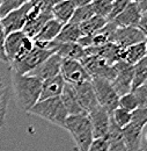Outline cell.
<instances>
[{
  "mask_svg": "<svg viewBox=\"0 0 147 151\" xmlns=\"http://www.w3.org/2000/svg\"><path fill=\"white\" fill-rule=\"evenodd\" d=\"M12 94H14L18 107L28 112L39 100L42 81L29 75H18L12 72Z\"/></svg>",
  "mask_w": 147,
  "mask_h": 151,
  "instance_id": "obj_1",
  "label": "cell"
},
{
  "mask_svg": "<svg viewBox=\"0 0 147 151\" xmlns=\"http://www.w3.org/2000/svg\"><path fill=\"white\" fill-rule=\"evenodd\" d=\"M147 123V108H138L131 113L130 123L122 129L128 151H144V130Z\"/></svg>",
  "mask_w": 147,
  "mask_h": 151,
  "instance_id": "obj_2",
  "label": "cell"
},
{
  "mask_svg": "<svg viewBox=\"0 0 147 151\" xmlns=\"http://www.w3.org/2000/svg\"><path fill=\"white\" fill-rule=\"evenodd\" d=\"M64 129L71 134L79 151H88L92 142L94 141L92 126L88 115H69L63 126Z\"/></svg>",
  "mask_w": 147,
  "mask_h": 151,
  "instance_id": "obj_3",
  "label": "cell"
},
{
  "mask_svg": "<svg viewBox=\"0 0 147 151\" xmlns=\"http://www.w3.org/2000/svg\"><path fill=\"white\" fill-rule=\"evenodd\" d=\"M27 113L42 117L48 122L58 126L60 128H63L65 120L69 116L66 109L61 104L60 98H51V99L37 101Z\"/></svg>",
  "mask_w": 147,
  "mask_h": 151,
  "instance_id": "obj_4",
  "label": "cell"
},
{
  "mask_svg": "<svg viewBox=\"0 0 147 151\" xmlns=\"http://www.w3.org/2000/svg\"><path fill=\"white\" fill-rule=\"evenodd\" d=\"M146 1L141 4L130 2L126 8L111 22L117 27H136L146 34Z\"/></svg>",
  "mask_w": 147,
  "mask_h": 151,
  "instance_id": "obj_5",
  "label": "cell"
},
{
  "mask_svg": "<svg viewBox=\"0 0 147 151\" xmlns=\"http://www.w3.org/2000/svg\"><path fill=\"white\" fill-rule=\"evenodd\" d=\"M54 54H56L54 50L34 43V48L29 54H27L26 56L22 57L19 60L11 63L9 66H11L12 72H14V73L28 75L35 68H37L41 63H43L46 58H49Z\"/></svg>",
  "mask_w": 147,
  "mask_h": 151,
  "instance_id": "obj_6",
  "label": "cell"
},
{
  "mask_svg": "<svg viewBox=\"0 0 147 151\" xmlns=\"http://www.w3.org/2000/svg\"><path fill=\"white\" fill-rule=\"evenodd\" d=\"M91 81L97 104L103 107L109 114H111L118 107L119 99L118 94L112 88L111 83L103 78H93Z\"/></svg>",
  "mask_w": 147,
  "mask_h": 151,
  "instance_id": "obj_7",
  "label": "cell"
},
{
  "mask_svg": "<svg viewBox=\"0 0 147 151\" xmlns=\"http://www.w3.org/2000/svg\"><path fill=\"white\" fill-rule=\"evenodd\" d=\"M33 9V4L30 1L26 2L21 7L9 12L4 18H0L1 26L4 28L5 34H11L14 32H22L27 20L29 18V14Z\"/></svg>",
  "mask_w": 147,
  "mask_h": 151,
  "instance_id": "obj_8",
  "label": "cell"
},
{
  "mask_svg": "<svg viewBox=\"0 0 147 151\" xmlns=\"http://www.w3.org/2000/svg\"><path fill=\"white\" fill-rule=\"evenodd\" d=\"M82 66L89 75L91 79L93 78H103L111 81L116 76L115 64L111 65L104 59L97 56H85L81 60Z\"/></svg>",
  "mask_w": 147,
  "mask_h": 151,
  "instance_id": "obj_9",
  "label": "cell"
},
{
  "mask_svg": "<svg viewBox=\"0 0 147 151\" xmlns=\"http://www.w3.org/2000/svg\"><path fill=\"white\" fill-rule=\"evenodd\" d=\"M11 77L12 70L9 64L0 62V129L5 126L7 107L12 95Z\"/></svg>",
  "mask_w": 147,
  "mask_h": 151,
  "instance_id": "obj_10",
  "label": "cell"
},
{
  "mask_svg": "<svg viewBox=\"0 0 147 151\" xmlns=\"http://www.w3.org/2000/svg\"><path fill=\"white\" fill-rule=\"evenodd\" d=\"M60 76L63 77L64 81L70 85H78L92 80L80 60L61 59Z\"/></svg>",
  "mask_w": 147,
  "mask_h": 151,
  "instance_id": "obj_11",
  "label": "cell"
},
{
  "mask_svg": "<svg viewBox=\"0 0 147 151\" xmlns=\"http://www.w3.org/2000/svg\"><path fill=\"white\" fill-rule=\"evenodd\" d=\"M145 41L146 34L136 27H117L110 38L111 43H115L122 50L130 45Z\"/></svg>",
  "mask_w": 147,
  "mask_h": 151,
  "instance_id": "obj_12",
  "label": "cell"
},
{
  "mask_svg": "<svg viewBox=\"0 0 147 151\" xmlns=\"http://www.w3.org/2000/svg\"><path fill=\"white\" fill-rule=\"evenodd\" d=\"M116 76L111 80V86L118 96L128 94L131 92L132 86V65L119 60L115 64Z\"/></svg>",
  "mask_w": 147,
  "mask_h": 151,
  "instance_id": "obj_13",
  "label": "cell"
},
{
  "mask_svg": "<svg viewBox=\"0 0 147 151\" xmlns=\"http://www.w3.org/2000/svg\"><path fill=\"white\" fill-rule=\"evenodd\" d=\"M110 115L100 105L88 114L94 139L107 138L110 127Z\"/></svg>",
  "mask_w": 147,
  "mask_h": 151,
  "instance_id": "obj_14",
  "label": "cell"
},
{
  "mask_svg": "<svg viewBox=\"0 0 147 151\" xmlns=\"http://www.w3.org/2000/svg\"><path fill=\"white\" fill-rule=\"evenodd\" d=\"M71 86L73 88L74 94H75V98L78 100L80 108L86 115H88L94 108H96L98 106L91 80L78 84V85H71Z\"/></svg>",
  "mask_w": 147,
  "mask_h": 151,
  "instance_id": "obj_15",
  "label": "cell"
},
{
  "mask_svg": "<svg viewBox=\"0 0 147 151\" xmlns=\"http://www.w3.org/2000/svg\"><path fill=\"white\" fill-rule=\"evenodd\" d=\"M50 19H52L51 11L41 9V8L33 5V9L29 14V18H28L23 29H22L23 34L27 35L28 37L34 38L37 35V33L42 29V27Z\"/></svg>",
  "mask_w": 147,
  "mask_h": 151,
  "instance_id": "obj_16",
  "label": "cell"
},
{
  "mask_svg": "<svg viewBox=\"0 0 147 151\" xmlns=\"http://www.w3.org/2000/svg\"><path fill=\"white\" fill-rule=\"evenodd\" d=\"M60 65H61V58L57 54H54L28 75L35 77L41 81H44L49 78L60 75Z\"/></svg>",
  "mask_w": 147,
  "mask_h": 151,
  "instance_id": "obj_17",
  "label": "cell"
},
{
  "mask_svg": "<svg viewBox=\"0 0 147 151\" xmlns=\"http://www.w3.org/2000/svg\"><path fill=\"white\" fill-rule=\"evenodd\" d=\"M121 54H122V49L111 42H108L100 47H89L85 49L86 56H97L104 59L111 65L121 60Z\"/></svg>",
  "mask_w": 147,
  "mask_h": 151,
  "instance_id": "obj_18",
  "label": "cell"
},
{
  "mask_svg": "<svg viewBox=\"0 0 147 151\" xmlns=\"http://www.w3.org/2000/svg\"><path fill=\"white\" fill-rule=\"evenodd\" d=\"M64 85H65V81L60 75L55 76L52 78H49V79L42 81L38 101L51 99V98H59L63 92Z\"/></svg>",
  "mask_w": 147,
  "mask_h": 151,
  "instance_id": "obj_19",
  "label": "cell"
},
{
  "mask_svg": "<svg viewBox=\"0 0 147 151\" xmlns=\"http://www.w3.org/2000/svg\"><path fill=\"white\" fill-rule=\"evenodd\" d=\"M147 52V44L146 41L145 42H140L133 45H130L128 48L122 50L121 54V60L128 63L130 65H134L137 64L139 60H141L143 58L146 57Z\"/></svg>",
  "mask_w": 147,
  "mask_h": 151,
  "instance_id": "obj_20",
  "label": "cell"
},
{
  "mask_svg": "<svg viewBox=\"0 0 147 151\" xmlns=\"http://www.w3.org/2000/svg\"><path fill=\"white\" fill-rule=\"evenodd\" d=\"M56 54L61 59L81 60L85 55V49L78 43H57Z\"/></svg>",
  "mask_w": 147,
  "mask_h": 151,
  "instance_id": "obj_21",
  "label": "cell"
},
{
  "mask_svg": "<svg viewBox=\"0 0 147 151\" xmlns=\"http://www.w3.org/2000/svg\"><path fill=\"white\" fill-rule=\"evenodd\" d=\"M61 27H63V24L52 18L42 27V29L37 33V35L33 38V41L36 43L52 42V41H55L57 35L59 34Z\"/></svg>",
  "mask_w": 147,
  "mask_h": 151,
  "instance_id": "obj_22",
  "label": "cell"
},
{
  "mask_svg": "<svg viewBox=\"0 0 147 151\" xmlns=\"http://www.w3.org/2000/svg\"><path fill=\"white\" fill-rule=\"evenodd\" d=\"M60 100H61V104L64 106V108L66 109V112L69 115H79V114H85L82 112V109L80 108L79 104H78V100L75 98L74 94V91L72 88V86L70 84H66L64 85V88H63V92L60 94Z\"/></svg>",
  "mask_w": 147,
  "mask_h": 151,
  "instance_id": "obj_23",
  "label": "cell"
},
{
  "mask_svg": "<svg viewBox=\"0 0 147 151\" xmlns=\"http://www.w3.org/2000/svg\"><path fill=\"white\" fill-rule=\"evenodd\" d=\"M74 11H75V6L72 2V0H63V1L54 5L51 8L52 18L57 20L58 22H60L61 24L70 22Z\"/></svg>",
  "mask_w": 147,
  "mask_h": 151,
  "instance_id": "obj_24",
  "label": "cell"
},
{
  "mask_svg": "<svg viewBox=\"0 0 147 151\" xmlns=\"http://www.w3.org/2000/svg\"><path fill=\"white\" fill-rule=\"evenodd\" d=\"M24 36L26 35L23 34V32H14V33L6 35L4 49H5L6 57L8 59V63H12L15 59L19 49H20V45H21V42Z\"/></svg>",
  "mask_w": 147,
  "mask_h": 151,
  "instance_id": "obj_25",
  "label": "cell"
},
{
  "mask_svg": "<svg viewBox=\"0 0 147 151\" xmlns=\"http://www.w3.org/2000/svg\"><path fill=\"white\" fill-rule=\"evenodd\" d=\"M108 141V151H128L123 135H122V129L118 128L115 122L112 121L110 115V127H109V132L107 136Z\"/></svg>",
  "mask_w": 147,
  "mask_h": 151,
  "instance_id": "obj_26",
  "label": "cell"
},
{
  "mask_svg": "<svg viewBox=\"0 0 147 151\" xmlns=\"http://www.w3.org/2000/svg\"><path fill=\"white\" fill-rule=\"evenodd\" d=\"M81 37V32L78 24L74 23H65L63 24L59 34L55 38L56 43H76Z\"/></svg>",
  "mask_w": 147,
  "mask_h": 151,
  "instance_id": "obj_27",
  "label": "cell"
},
{
  "mask_svg": "<svg viewBox=\"0 0 147 151\" xmlns=\"http://www.w3.org/2000/svg\"><path fill=\"white\" fill-rule=\"evenodd\" d=\"M109 21L100 15H94L91 19L87 21L82 22L81 24H79L80 32H81V36H89L94 35L95 33H97L98 30H101Z\"/></svg>",
  "mask_w": 147,
  "mask_h": 151,
  "instance_id": "obj_28",
  "label": "cell"
},
{
  "mask_svg": "<svg viewBox=\"0 0 147 151\" xmlns=\"http://www.w3.org/2000/svg\"><path fill=\"white\" fill-rule=\"evenodd\" d=\"M147 80V57L139 60L132 66V86L131 91L145 85Z\"/></svg>",
  "mask_w": 147,
  "mask_h": 151,
  "instance_id": "obj_29",
  "label": "cell"
},
{
  "mask_svg": "<svg viewBox=\"0 0 147 151\" xmlns=\"http://www.w3.org/2000/svg\"><path fill=\"white\" fill-rule=\"evenodd\" d=\"M94 15L95 14H94L92 2H91L88 5H85V6H81V7H76L75 11H74L73 15H72V18L70 20V22L79 26L82 22H85V21H87L88 19H91Z\"/></svg>",
  "mask_w": 147,
  "mask_h": 151,
  "instance_id": "obj_30",
  "label": "cell"
},
{
  "mask_svg": "<svg viewBox=\"0 0 147 151\" xmlns=\"http://www.w3.org/2000/svg\"><path fill=\"white\" fill-rule=\"evenodd\" d=\"M111 119H112V121L115 122V124L118 128L123 129L129 124L130 121H131V113L128 112V111H124V109L119 108V107H117L111 113Z\"/></svg>",
  "mask_w": 147,
  "mask_h": 151,
  "instance_id": "obj_31",
  "label": "cell"
},
{
  "mask_svg": "<svg viewBox=\"0 0 147 151\" xmlns=\"http://www.w3.org/2000/svg\"><path fill=\"white\" fill-rule=\"evenodd\" d=\"M118 107L124 109V111H128L130 113H132L133 111L139 108V104H138V101H137L136 96L133 95V93L130 92L128 94L119 96V99H118Z\"/></svg>",
  "mask_w": 147,
  "mask_h": 151,
  "instance_id": "obj_32",
  "label": "cell"
},
{
  "mask_svg": "<svg viewBox=\"0 0 147 151\" xmlns=\"http://www.w3.org/2000/svg\"><path fill=\"white\" fill-rule=\"evenodd\" d=\"M111 2L110 0H93L92 1V7L94 11L95 15H100L103 18H108V14L110 12L111 8Z\"/></svg>",
  "mask_w": 147,
  "mask_h": 151,
  "instance_id": "obj_33",
  "label": "cell"
},
{
  "mask_svg": "<svg viewBox=\"0 0 147 151\" xmlns=\"http://www.w3.org/2000/svg\"><path fill=\"white\" fill-rule=\"evenodd\" d=\"M29 0H1L0 2V18H4L9 12L16 9L28 2Z\"/></svg>",
  "mask_w": 147,
  "mask_h": 151,
  "instance_id": "obj_34",
  "label": "cell"
},
{
  "mask_svg": "<svg viewBox=\"0 0 147 151\" xmlns=\"http://www.w3.org/2000/svg\"><path fill=\"white\" fill-rule=\"evenodd\" d=\"M130 2H131L130 0H113V1L111 2L110 12H109V14H108L107 20H108V21H112L117 15H119V14L126 8V6L129 5Z\"/></svg>",
  "mask_w": 147,
  "mask_h": 151,
  "instance_id": "obj_35",
  "label": "cell"
},
{
  "mask_svg": "<svg viewBox=\"0 0 147 151\" xmlns=\"http://www.w3.org/2000/svg\"><path fill=\"white\" fill-rule=\"evenodd\" d=\"M133 95L136 96L138 104H139V108H146L147 107V85H141L138 88L131 91Z\"/></svg>",
  "mask_w": 147,
  "mask_h": 151,
  "instance_id": "obj_36",
  "label": "cell"
},
{
  "mask_svg": "<svg viewBox=\"0 0 147 151\" xmlns=\"http://www.w3.org/2000/svg\"><path fill=\"white\" fill-rule=\"evenodd\" d=\"M88 151H108V141H107V138L94 139Z\"/></svg>",
  "mask_w": 147,
  "mask_h": 151,
  "instance_id": "obj_37",
  "label": "cell"
},
{
  "mask_svg": "<svg viewBox=\"0 0 147 151\" xmlns=\"http://www.w3.org/2000/svg\"><path fill=\"white\" fill-rule=\"evenodd\" d=\"M5 37H6V34L4 32V28L1 26V21H0V62L2 63H8V59L6 57V54H5V49H4V43H5Z\"/></svg>",
  "mask_w": 147,
  "mask_h": 151,
  "instance_id": "obj_38",
  "label": "cell"
},
{
  "mask_svg": "<svg viewBox=\"0 0 147 151\" xmlns=\"http://www.w3.org/2000/svg\"><path fill=\"white\" fill-rule=\"evenodd\" d=\"M131 2H134V4H141V2H145L146 0H130Z\"/></svg>",
  "mask_w": 147,
  "mask_h": 151,
  "instance_id": "obj_39",
  "label": "cell"
},
{
  "mask_svg": "<svg viewBox=\"0 0 147 151\" xmlns=\"http://www.w3.org/2000/svg\"><path fill=\"white\" fill-rule=\"evenodd\" d=\"M0 2H1V0H0Z\"/></svg>",
  "mask_w": 147,
  "mask_h": 151,
  "instance_id": "obj_40",
  "label": "cell"
}]
</instances>
